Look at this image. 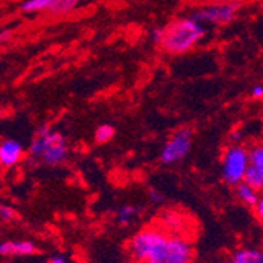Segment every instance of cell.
Segmentation results:
<instances>
[{
    "label": "cell",
    "instance_id": "cell-1",
    "mask_svg": "<svg viewBox=\"0 0 263 263\" xmlns=\"http://www.w3.org/2000/svg\"><path fill=\"white\" fill-rule=\"evenodd\" d=\"M133 263H193L194 248L187 238L161 229L139 230L128 245Z\"/></svg>",
    "mask_w": 263,
    "mask_h": 263
},
{
    "label": "cell",
    "instance_id": "cell-2",
    "mask_svg": "<svg viewBox=\"0 0 263 263\" xmlns=\"http://www.w3.org/2000/svg\"><path fill=\"white\" fill-rule=\"evenodd\" d=\"M206 36V29L193 17H178L164 26L161 47L169 54H186Z\"/></svg>",
    "mask_w": 263,
    "mask_h": 263
},
{
    "label": "cell",
    "instance_id": "cell-3",
    "mask_svg": "<svg viewBox=\"0 0 263 263\" xmlns=\"http://www.w3.org/2000/svg\"><path fill=\"white\" fill-rule=\"evenodd\" d=\"M29 155L44 165H60L68 158V143L62 133L51 126H41L29 147Z\"/></svg>",
    "mask_w": 263,
    "mask_h": 263
},
{
    "label": "cell",
    "instance_id": "cell-4",
    "mask_svg": "<svg viewBox=\"0 0 263 263\" xmlns=\"http://www.w3.org/2000/svg\"><path fill=\"white\" fill-rule=\"evenodd\" d=\"M248 148L240 145V143H233V145L227 147L222 155V180L235 187L243 181L246 167H248Z\"/></svg>",
    "mask_w": 263,
    "mask_h": 263
},
{
    "label": "cell",
    "instance_id": "cell-5",
    "mask_svg": "<svg viewBox=\"0 0 263 263\" xmlns=\"http://www.w3.org/2000/svg\"><path fill=\"white\" fill-rule=\"evenodd\" d=\"M243 4L240 0H232V2H222V4H211L200 7L189 14L199 24H211V26H226L230 24L238 11L241 10Z\"/></svg>",
    "mask_w": 263,
    "mask_h": 263
},
{
    "label": "cell",
    "instance_id": "cell-6",
    "mask_svg": "<svg viewBox=\"0 0 263 263\" xmlns=\"http://www.w3.org/2000/svg\"><path fill=\"white\" fill-rule=\"evenodd\" d=\"M191 148H193V131L189 128H180L175 131L171 139L165 142L161 150V162L165 165H172L181 159H184Z\"/></svg>",
    "mask_w": 263,
    "mask_h": 263
},
{
    "label": "cell",
    "instance_id": "cell-7",
    "mask_svg": "<svg viewBox=\"0 0 263 263\" xmlns=\"http://www.w3.org/2000/svg\"><path fill=\"white\" fill-rule=\"evenodd\" d=\"M24 155H26V148L16 139H2L0 140V167L4 169H11L16 167Z\"/></svg>",
    "mask_w": 263,
    "mask_h": 263
},
{
    "label": "cell",
    "instance_id": "cell-8",
    "mask_svg": "<svg viewBox=\"0 0 263 263\" xmlns=\"http://www.w3.org/2000/svg\"><path fill=\"white\" fill-rule=\"evenodd\" d=\"M36 252H38V246L30 240L0 243V255L2 257H27Z\"/></svg>",
    "mask_w": 263,
    "mask_h": 263
},
{
    "label": "cell",
    "instance_id": "cell-9",
    "mask_svg": "<svg viewBox=\"0 0 263 263\" xmlns=\"http://www.w3.org/2000/svg\"><path fill=\"white\" fill-rule=\"evenodd\" d=\"M235 193H236V199L240 200L245 206H248V208H254L255 203H257V202L260 200V197H261L258 191L252 189L251 186L245 184L243 181H241L240 184H236V186H235Z\"/></svg>",
    "mask_w": 263,
    "mask_h": 263
},
{
    "label": "cell",
    "instance_id": "cell-10",
    "mask_svg": "<svg viewBox=\"0 0 263 263\" xmlns=\"http://www.w3.org/2000/svg\"><path fill=\"white\" fill-rule=\"evenodd\" d=\"M230 263H263V254L255 248H241L232 254Z\"/></svg>",
    "mask_w": 263,
    "mask_h": 263
},
{
    "label": "cell",
    "instance_id": "cell-11",
    "mask_svg": "<svg viewBox=\"0 0 263 263\" xmlns=\"http://www.w3.org/2000/svg\"><path fill=\"white\" fill-rule=\"evenodd\" d=\"M243 183L251 186L252 189L258 191V193H261V189H263V167L248 164L245 177H243Z\"/></svg>",
    "mask_w": 263,
    "mask_h": 263
},
{
    "label": "cell",
    "instance_id": "cell-12",
    "mask_svg": "<svg viewBox=\"0 0 263 263\" xmlns=\"http://www.w3.org/2000/svg\"><path fill=\"white\" fill-rule=\"evenodd\" d=\"M82 0H52V4L47 10V13L52 16H66L69 13H73Z\"/></svg>",
    "mask_w": 263,
    "mask_h": 263
},
{
    "label": "cell",
    "instance_id": "cell-13",
    "mask_svg": "<svg viewBox=\"0 0 263 263\" xmlns=\"http://www.w3.org/2000/svg\"><path fill=\"white\" fill-rule=\"evenodd\" d=\"M137 213H139L137 206H134V205H122V206H118V210L115 213V221L122 227H125V226L133 222V219L137 216Z\"/></svg>",
    "mask_w": 263,
    "mask_h": 263
},
{
    "label": "cell",
    "instance_id": "cell-14",
    "mask_svg": "<svg viewBox=\"0 0 263 263\" xmlns=\"http://www.w3.org/2000/svg\"><path fill=\"white\" fill-rule=\"evenodd\" d=\"M52 4V0H26L21 4V11L26 14H35L41 11H47Z\"/></svg>",
    "mask_w": 263,
    "mask_h": 263
},
{
    "label": "cell",
    "instance_id": "cell-15",
    "mask_svg": "<svg viewBox=\"0 0 263 263\" xmlns=\"http://www.w3.org/2000/svg\"><path fill=\"white\" fill-rule=\"evenodd\" d=\"M115 136V128L112 125H101L95 131V140L98 143H107L114 139Z\"/></svg>",
    "mask_w": 263,
    "mask_h": 263
},
{
    "label": "cell",
    "instance_id": "cell-16",
    "mask_svg": "<svg viewBox=\"0 0 263 263\" xmlns=\"http://www.w3.org/2000/svg\"><path fill=\"white\" fill-rule=\"evenodd\" d=\"M17 218V211L11 205L0 203V221L2 222H13Z\"/></svg>",
    "mask_w": 263,
    "mask_h": 263
},
{
    "label": "cell",
    "instance_id": "cell-17",
    "mask_svg": "<svg viewBox=\"0 0 263 263\" xmlns=\"http://www.w3.org/2000/svg\"><path fill=\"white\" fill-rule=\"evenodd\" d=\"M162 221H164V226L167 227H178L181 224V218L178 213H174V211H165L164 216H162Z\"/></svg>",
    "mask_w": 263,
    "mask_h": 263
},
{
    "label": "cell",
    "instance_id": "cell-18",
    "mask_svg": "<svg viewBox=\"0 0 263 263\" xmlns=\"http://www.w3.org/2000/svg\"><path fill=\"white\" fill-rule=\"evenodd\" d=\"M162 36H164V26H156V27H153L150 30V40H152V43L161 44Z\"/></svg>",
    "mask_w": 263,
    "mask_h": 263
},
{
    "label": "cell",
    "instance_id": "cell-19",
    "mask_svg": "<svg viewBox=\"0 0 263 263\" xmlns=\"http://www.w3.org/2000/svg\"><path fill=\"white\" fill-rule=\"evenodd\" d=\"M148 197L153 203H162L164 202V194L161 193V191L158 187H150L148 189Z\"/></svg>",
    "mask_w": 263,
    "mask_h": 263
},
{
    "label": "cell",
    "instance_id": "cell-20",
    "mask_svg": "<svg viewBox=\"0 0 263 263\" xmlns=\"http://www.w3.org/2000/svg\"><path fill=\"white\" fill-rule=\"evenodd\" d=\"M47 263H74V261L65 254H54Z\"/></svg>",
    "mask_w": 263,
    "mask_h": 263
},
{
    "label": "cell",
    "instance_id": "cell-21",
    "mask_svg": "<svg viewBox=\"0 0 263 263\" xmlns=\"http://www.w3.org/2000/svg\"><path fill=\"white\" fill-rule=\"evenodd\" d=\"M254 210V216L258 219V221H261L263 219V199L260 197V200L255 203V206L252 208Z\"/></svg>",
    "mask_w": 263,
    "mask_h": 263
},
{
    "label": "cell",
    "instance_id": "cell-22",
    "mask_svg": "<svg viewBox=\"0 0 263 263\" xmlns=\"http://www.w3.org/2000/svg\"><path fill=\"white\" fill-rule=\"evenodd\" d=\"M13 38V32L8 30V29H4V30H0V46L8 43L10 40Z\"/></svg>",
    "mask_w": 263,
    "mask_h": 263
},
{
    "label": "cell",
    "instance_id": "cell-23",
    "mask_svg": "<svg viewBox=\"0 0 263 263\" xmlns=\"http://www.w3.org/2000/svg\"><path fill=\"white\" fill-rule=\"evenodd\" d=\"M251 97L254 100H258L260 101L263 98V87L261 85H254L252 90H251Z\"/></svg>",
    "mask_w": 263,
    "mask_h": 263
},
{
    "label": "cell",
    "instance_id": "cell-24",
    "mask_svg": "<svg viewBox=\"0 0 263 263\" xmlns=\"http://www.w3.org/2000/svg\"><path fill=\"white\" fill-rule=\"evenodd\" d=\"M214 263H230V260H218V261H214Z\"/></svg>",
    "mask_w": 263,
    "mask_h": 263
}]
</instances>
